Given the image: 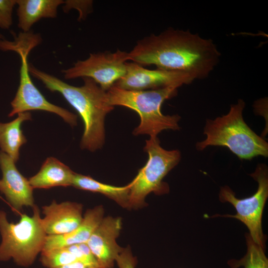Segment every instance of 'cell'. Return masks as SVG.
Instances as JSON below:
<instances>
[{"label": "cell", "mask_w": 268, "mask_h": 268, "mask_svg": "<svg viewBox=\"0 0 268 268\" xmlns=\"http://www.w3.org/2000/svg\"><path fill=\"white\" fill-rule=\"evenodd\" d=\"M129 61L142 67L183 72L194 80L206 78L221 54L213 41L189 30L169 28L138 40L128 53Z\"/></svg>", "instance_id": "6da1fadb"}, {"label": "cell", "mask_w": 268, "mask_h": 268, "mask_svg": "<svg viewBox=\"0 0 268 268\" xmlns=\"http://www.w3.org/2000/svg\"><path fill=\"white\" fill-rule=\"evenodd\" d=\"M29 71L50 91L60 93L79 115L84 126L81 148L91 151L101 148L105 141L104 120L114 108L108 103L107 92L90 78H82L83 85L75 86L31 64Z\"/></svg>", "instance_id": "7a4b0ae2"}, {"label": "cell", "mask_w": 268, "mask_h": 268, "mask_svg": "<svg viewBox=\"0 0 268 268\" xmlns=\"http://www.w3.org/2000/svg\"><path fill=\"white\" fill-rule=\"evenodd\" d=\"M245 102L239 99L230 106L226 114L207 119L203 132L205 138L196 143V149L201 151L209 146H223L242 160L259 156L268 157V143L245 122Z\"/></svg>", "instance_id": "3957f363"}, {"label": "cell", "mask_w": 268, "mask_h": 268, "mask_svg": "<svg viewBox=\"0 0 268 268\" xmlns=\"http://www.w3.org/2000/svg\"><path fill=\"white\" fill-rule=\"evenodd\" d=\"M178 88L168 87L148 90H128L114 85L107 92L109 104L112 106H121L130 108L140 117L139 125L134 129L135 135L148 134L156 137L164 130H179L181 119L177 114L165 115L161 111L163 102L175 96Z\"/></svg>", "instance_id": "277c9868"}, {"label": "cell", "mask_w": 268, "mask_h": 268, "mask_svg": "<svg viewBox=\"0 0 268 268\" xmlns=\"http://www.w3.org/2000/svg\"><path fill=\"white\" fill-rule=\"evenodd\" d=\"M13 41L4 40L0 43V50L14 51L21 59L19 84L11 102V110L8 117L29 111L40 110L55 113L71 126L77 125V116L67 109L55 105L48 100L33 83L29 71L28 56L30 51L42 42L40 34L30 32L15 34Z\"/></svg>", "instance_id": "5b68a950"}, {"label": "cell", "mask_w": 268, "mask_h": 268, "mask_svg": "<svg viewBox=\"0 0 268 268\" xmlns=\"http://www.w3.org/2000/svg\"><path fill=\"white\" fill-rule=\"evenodd\" d=\"M32 208V216L21 214L16 223L9 222L6 212L0 210V261L12 260L17 266L27 268L43 250L47 235L39 207L34 205Z\"/></svg>", "instance_id": "8992f818"}, {"label": "cell", "mask_w": 268, "mask_h": 268, "mask_svg": "<svg viewBox=\"0 0 268 268\" xmlns=\"http://www.w3.org/2000/svg\"><path fill=\"white\" fill-rule=\"evenodd\" d=\"M144 150L148 155L147 161L130 183V209L145 205V199L150 193L156 195L168 193L169 186L163 179L181 158L179 150H168L162 147L157 136L150 137L146 140Z\"/></svg>", "instance_id": "52a82bcc"}, {"label": "cell", "mask_w": 268, "mask_h": 268, "mask_svg": "<svg viewBox=\"0 0 268 268\" xmlns=\"http://www.w3.org/2000/svg\"><path fill=\"white\" fill-rule=\"evenodd\" d=\"M250 175L258 184L256 192L252 196L243 199L235 197V193L227 186L221 187L219 200L228 202L235 207V215H216L214 216L231 217L244 223L249 230L250 237L258 245L266 249V236L263 232L262 218L264 207L268 197V170L264 164H259L255 171Z\"/></svg>", "instance_id": "ba28073f"}, {"label": "cell", "mask_w": 268, "mask_h": 268, "mask_svg": "<svg viewBox=\"0 0 268 268\" xmlns=\"http://www.w3.org/2000/svg\"><path fill=\"white\" fill-rule=\"evenodd\" d=\"M128 61V53L120 50L114 53H91L86 59L77 61L62 72L66 79L90 78L107 91L125 75Z\"/></svg>", "instance_id": "9c48e42d"}, {"label": "cell", "mask_w": 268, "mask_h": 268, "mask_svg": "<svg viewBox=\"0 0 268 268\" xmlns=\"http://www.w3.org/2000/svg\"><path fill=\"white\" fill-rule=\"evenodd\" d=\"M126 72L114 86L125 90H154L168 87L178 88L192 83L189 74L157 68L148 69L134 62H126Z\"/></svg>", "instance_id": "30bf717a"}, {"label": "cell", "mask_w": 268, "mask_h": 268, "mask_svg": "<svg viewBox=\"0 0 268 268\" xmlns=\"http://www.w3.org/2000/svg\"><path fill=\"white\" fill-rule=\"evenodd\" d=\"M14 161L8 155L0 151V168L2 178L0 180V192L16 212L24 206L33 207L34 204L33 189L28 179L17 169Z\"/></svg>", "instance_id": "8fae6325"}, {"label": "cell", "mask_w": 268, "mask_h": 268, "mask_svg": "<svg viewBox=\"0 0 268 268\" xmlns=\"http://www.w3.org/2000/svg\"><path fill=\"white\" fill-rule=\"evenodd\" d=\"M122 226L121 217H104L86 242L101 268H112L124 249L116 242Z\"/></svg>", "instance_id": "7c38bea8"}, {"label": "cell", "mask_w": 268, "mask_h": 268, "mask_svg": "<svg viewBox=\"0 0 268 268\" xmlns=\"http://www.w3.org/2000/svg\"><path fill=\"white\" fill-rule=\"evenodd\" d=\"M83 205L79 203L66 201L42 207L44 215L42 224L47 235H60L69 233L81 222Z\"/></svg>", "instance_id": "4fadbf2b"}, {"label": "cell", "mask_w": 268, "mask_h": 268, "mask_svg": "<svg viewBox=\"0 0 268 268\" xmlns=\"http://www.w3.org/2000/svg\"><path fill=\"white\" fill-rule=\"evenodd\" d=\"M104 213L102 205L87 209L80 224L71 232L63 235H47L43 250L86 243L104 218Z\"/></svg>", "instance_id": "5bb4252c"}, {"label": "cell", "mask_w": 268, "mask_h": 268, "mask_svg": "<svg viewBox=\"0 0 268 268\" xmlns=\"http://www.w3.org/2000/svg\"><path fill=\"white\" fill-rule=\"evenodd\" d=\"M63 0H16L18 27L28 32L32 26L42 18H54Z\"/></svg>", "instance_id": "9a60e30c"}, {"label": "cell", "mask_w": 268, "mask_h": 268, "mask_svg": "<svg viewBox=\"0 0 268 268\" xmlns=\"http://www.w3.org/2000/svg\"><path fill=\"white\" fill-rule=\"evenodd\" d=\"M74 174L75 172L67 166L50 157L46 159L39 171L28 181L33 189L72 186Z\"/></svg>", "instance_id": "2e32d148"}, {"label": "cell", "mask_w": 268, "mask_h": 268, "mask_svg": "<svg viewBox=\"0 0 268 268\" xmlns=\"http://www.w3.org/2000/svg\"><path fill=\"white\" fill-rule=\"evenodd\" d=\"M17 115V117L10 122H0L1 151L8 155L15 163L19 159L20 147L27 142L21 125L24 121L31 120V114L29 112Z\"/></svg>", "instance_id": "e0dca14e"}, {"label": "cell", "mask_w": 268, "mask_h": 268, "mask_svg": "<svg viewBox=\"0 0 268 268\" xmlns=\"http://www.w3.org/2000/svg\"><path fill=\"white\" fill-rule=\"evenodd\" d=\"M72 186L74 188L103 194L121 206L130 209V185L117 187L101 183L90 176L75 173Z\"/></svg>", "instance_id": "ac0fdd59"}, {"label": "cell", "mask_w": 268, "mask_h": 268, "mask_svg": "<svg viewBox=\"0 0 268 268\" xmlns=\"http://www.w3.org/2000/svg\"><path fill=\"white\" fill-rule=\"evenodd\" d=\"M247 250L246 255L240 260L232 259L227 263L231 268H268V259L265 249L255 243L249 233L246 234Z\"/></svg>", "instance_id": "d6986e66"}, {"label": "cell", "mask_w": 268, "mask_h": 268, "mask_svg": "<svg viewBox=\"0 0 268 268\" xmlns=\"http://www.w3.org/2000/svg\"><path fill=\"white\" fill-rule=\"evenodd\" d=\"M40 254V262L47 268H57L77 261L66 247L42 250Z\"/></svg>", "instance_id": "ffe728a7"}, {"label": "cell", "mask_w": 268, "mask_h": 268, "mask_svg": "<svg viewBox=\"0 0 268 268\" xmlns=\"http://www.w3.org/2000/svg\"><path fill=\"white\" fill-rule=\"evenodd\" d=\"M66 247L75 256L77 261L88 268H101L86 243L73 244Z\"/></svg>", "instance_id": "44dd1931"}, {"label": "cell", "mask_w": 268, "mask_h": 268, "mask_svg": "<svg viewBox=\"0 0 268 268\" xmlns=\"http://www.w3.org/2000/svg\"><path fill=\"white\" fill-rule=\"evenodd\" d=\"M16 0H0V28L9 29L12 24V11Z\"/></svg>", "instance_id": "7402d4cb"}, {"label": "cell", "mask_w": 268, "mask_h": 268, "mask_svg": "<svg viewBox=\"0 0 268 268\" xmlns=\"http://www.w3.org/2000/svg\"><path fill=\"white\" fill-rule=\"evenodd\" d=\"M116 262L119 268H135L137 264L136 258L133 255L129 246L123 249Z\"/></svg>", "instance_id": "603a6c76"}, {"label": "cell", "mask_w": 268, "mask_h": 268, "mask_svg": "<svg viewBox=\"0 0 268 268\" xmlns=\"http://www.w3.org/2000/svg\"><path fill=\"white\" fill-rule=\"evenodd\" d=\"M57 268H88L81 262L76 261L73 262L63 265Z\"/></svg>", "instance_id": "cb8c5ba5"}, {"label": "cell", "mask_w": 268, "mask_h": 268, "mask_svg": "<svg viewBox=\"0 0 268 268\" xmlns=\"http://www.w3.org/2000/svg\"><path fill=\"white\" fill-rule=\"evenodd\" d=\"M5 39L4 37L0 33V41Z\"/></svg>", "instance_id": "d4e9b609"}]
</instances>
